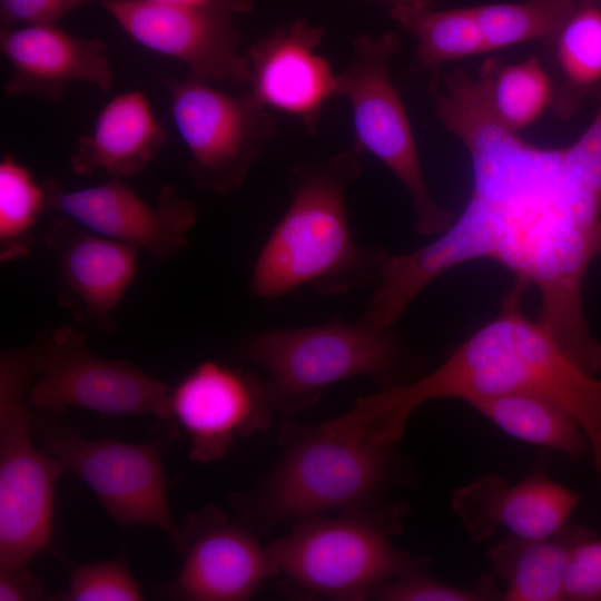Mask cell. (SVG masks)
<instances>
[{
	"instance_id": "cell-12",
	"label": "cell",
	"mask_w": 601,
	"mask_h": 601,
	"mask_svg": "<svg viewBox=\"0 0 601 601\" xmlns=\"http://www.w3.org/2000/svg\"><path fill=\"white\" fill-rule=\"evenodd\" d=\"M100 6L135 42L183 62L188 78L248 82V59L234 17L249 10L231 3L186 7L148 0H101Z\"/></svg>"
},
{
	"instance_id": "cell-22",
	"label": "cell",
	"mask_w": 601,
	"mask_h": 601,
	"mask_svg": "<svg viewBox=\"0 0 601 601\" xmlns=\"http://www.w3.org/2000/svg\"><path fill=\"white\" fill-rule=\"evenodd\" d=\"M593 533L587 526L566 523L543 539L508 534L487 551L495 575L506 587L503 601H562L570 552Z\"/></svg>"
},
{
	"instance_id": "cell-14",
	"label": "cell",
	"mask_w": 601,
	"mask_h": 601,
	"mask_svg": "<svg viewBox=\"0 0 601 601\" xmlns=\"http://www.w3.org/2000/svg\"><path fill=\"white\" fill-rule=\"evenodd\" d=\"M169 407L189 436L190 460L198 463L224 459L237 437L267 430L277 412L264 380L210 359L170 388Z\"/></svg>"
},
{
	"instance_id": "cell-27",
	"label": "cell",
	"mask_w": 601,
	"mask_h": 601,
	"mask_svg": "<svg viewBox=\"0 0 601 601\" xmlns=\"http://www.w3.org/2000/svg\"><path fill=\"white\" fill-rule=\"evenodd\" d=\"M571 0H524L474 6L486 52L549 39L575 6Z\"/></svg>"
},
{
	"instance_id": "cell-15",
	"label": "cell",
	"mask_w": 601,
	"mask_h": 601,
	"mask_svg": "<svg viewBox=\"0 0 601 601\" xmlns=\"http://www.w3.org/2000/svg\"><path fill=\"white\" fill-rule=\"evenodd\" d=\"M184 555L175 580L160 595L184 601H245L273 577L257 534L214 505L191 514L181 528Z\"/></svg>"
},
{
	"instance_id": "cell-25",
	"label": "cell",
	"mask_w": 601,
	"mask_h": 601,
	"mask_svg": "<svg viewBox=\"0 0 601 601\" xmlns=\"http://www.w3.org/2000/svg\"><path fill=\"white\" fill-rule=\"evenodd\" d=\"M480 75L493 115L513 131L520 132L551 109L553 88L538 56L511 65L487 60Z\"/></svg>"
},
{
	"instance_id": "cell-23",
	"label": "cell",
	"mask_w": 601,
	"mask_h": 601,
	"mask_svg": "<svg viewBox=\"0 0 601 601\" xmlns=\"http://www.w3.org/2000/svg\"><path fill=\"white\" fill-rule=\"evenodd\" d=\"M467 404L516 440L559 451L572 460L591 453L589 439L575 417L546 398L505 394L474 398Z\"/></svg>"
},
{
	"instance_id": "cell-26",
	"label": "cell",
	"mask_w": 601,
	"mask_h": 601,
	"mask_svg": "<svg viewBox=\"0 0 601 601\" xmlns=\"http://www.w3.org/2000/svg\"><path fill=\"white\" fill-rule=\"evenodd\" d=\"M43 211H48L45 185L13 156L3 155L0 160L1 262L29 255L35 227Z\"/></svg>"
},
{
	"instance_id": "cell-17",
	"label": "cell",
	"mask_w": 601,
	"mask_h": 601,
	"mask_svg": "<svg viewBox=\"0 0 601 601\" xmlns=\"http://www.w3.org/2000/svg\"><path fill=\"white\" fill-rule=\"evenodd\" d=\"M324 30L297 19L279 26L246 50L252 95L268 109L295 116L315 135L325 104L338 96V75L317 48Z\"/></svg>"
},
{
	"instance_id": "cell-28",
	"label": "cell",
	"mask_w": 601,
	"mask_h": 601,
	"mask_svg": "<svg viewBox=\"0 0 601 601\" xmlns=\"http://www.w3.org/2000/svg\"><path fill=\"white\" fill-rule=\"evenodd\" d=\"M494 578L480 579L472 589H461L432 578L421 566L388 580L373 590L370 600L380 601H491L503 600Z\"/></svg>"
},
{
	"instance_id": "cell-35",
	"label": "cell",
	"mask_w": 601,
	"mask_h": 601,
	"mask_svg": "<svg viewBox=\"0 0 601 601\" xmlns=\"http://www.w3.org/2000/svg\"><path fill=\"white\" fill-rule=\"evenodd\" d=\"M571 1H574V2H592V3L601 4V0H571Z\"/></svg>"
},
{
	"instance_id": "cell-20",
	"label": "cell",
	"mask_w": 601,
	"mask_h": 601,
	"mask_svg": "<svg viewBox=\"0 0 601 601\" xmlns=\"http://www.w3.org/2000/svg\"><path fill=\"white\" fill-rule=\"evenodd\" d=\"M166 139L148 97L125 91L101 108L90 132L79 139L70 167L77 175L104 171L111 178L132 177L150 165Z\"/></svg>"
},
{
	"instance_id": "cell-29",
	"label": "cell",
	"mask_w": 601,
	"mask_h": 601,
	"mask_svg": "<svg viewBox=\"0 0 601 601\" xmlns=\"http://www.w3.org/2000/svg\"><path fill=\"white\" fill-rule=\"evenodd\" d=\"M139 582L120 559L77 565L71 570L68 590L59 600L140 601Z\"/></svg>"
},
{
	"instance_id": "cell-34",
	"label": "cell",
	"mask_w": 601,
	"mask_h": 601,
	"mask_svg": "<svg viewBox=\"0 0 601 601\" xmlns=\"http://www.w3.org/2000/svg\"><path fill=\"white\" fill-rule=\"evenodd\" d=\"M391 4L392 7H414V8H428L432 7L435 0H378Z\"/></svg>"
},
{
	"instance_id": "cell-3",
	"label": "cell",
	"mask_w": 601,
	"mask_h": 601,
	"mask_svg": "<svg viewBox=\"0 0 601 601\" xmlns=\"http://www.w3.org/2000/svg\"><path fill=\"white\" fill-rule=\"evenodd\" d=\"M359 157L345 150L290 169L288 207L254 263L255 296L274 299L303 286L338 295L380 280L391 254L357 244L347 216L346 194L362 174Z\"/></svg>"
},
{
	"instance_id": "cell-30",
	"label": "cell",
	"mask_w": 601,
	"mask_h": 601,
	"mask_svg": "<svg viewBox=\"0 0 601 601\" xmlns=\"http://www.w3.org/2000/svg\"><path fill=\"white\" fill-rule=\"evenodd\" d=\"M563 600L601 601V539L595 533L570 552L563 575Z\"/></svg>"
},
{
	"instance_id": "cell-1",
	"label": "cell",
	"mask_w": 601,
	"mask_h": 601,
	"mask_svg": "<svg viewBox=\"0 0 601 601\" xmlns=\"http://www.w3.org/2000/svg\"><path fill=\"white\" fill-rule=\"evenodd\" d=\"M427 93L469 154L471 193L436 238L390 256L370 300L373 312L396 322L449 269L493 260L536 288V319L564 353L583 371L601 373V342L582 304L584 276L601 256V107L572 144L546 148L496 119L481 75L437 70Z\"/></svg>"
},
{
	"instance_id": "cell-18",
	"label": "cell",
	"mask_w": 601,
	"mask_h": 601,
	"mask_svg": "<svg viewBox=\"0 0 601 601\" xmlns=\"http://www.w3.org/2000/svg\"><path fill=\"white\" fill-rule=\"evenodd\" d=\"M580 501L579 493L539 466L515 484L497 474L482 475L453 492L451 508L467 536L481 543L501 528L522 539L553 535Z\"/></svg>"
},
{
	"instance_id": "cell-32",
	"label": "cell",
	"mask_w": 601,
	"mask_h": 601,
	"mask_svg": "<svg viewBox=\"0 0 601 601\" xmlns=\"http://www.w3.org/2000/svg\"><path fill=\"white\" fill-rule=\"evenodd\" d=\"M45 587L27 565L0 566V601H38Z\"/></svg>"
},
{
	"instance_id": "cell-24",
	"label": "cell",
	"mask_w": 601,
	"mask_h": 601,
	"mask_svg": "<svg viewBox=\"0 0 601 601\" xmlns=\"http://www.w3.org/2000/svg\"><path fill=\"white\" fill-rule=\"evenodd\" d=\"M392 18L416 41V61L424 69L486 52L474 7L436 10L392 7Z\"/></svg>"
},
{
	"instance_id": "cell-33",
	"label": "cell",
	"mask_w": 601,
	"mask_h": 601,
	"mask_svg": "<svg viewBox=\"0 0 601 601\" xmlns=\"http://www.w3.org/2000/svg\"><path fill=\"white\" fill-rule=\"evenodd\" d=\"M152 2H159L165 4L174 6H186V7H209L219 3H231L240 6L247 10H252L250 0H148Z\"/></svg>"
},
{
	"instance_id": "cell-16",
	"label": "cell",
	"mask_w": 601,
	"mask_h": 601,
	"mask_svg": "<svg viewBox=\"0 0 601 601\" xmlns=\"http://www.w3.org/2000/svg\"><path fill=\"white\" fill-rule=\"evenodd\" d=\"M57 262L58 303L83 328L111 331L138 268L136 248L60 217L45 234Z\"/></svg>"
},
{
	"instance_id": "cell-9",
	"label": "cell",
	"mask_w": 601,
	"mask_h": 601,
	"mask_svg": "<svg viewBox=\"0 0 601 601\" xmlns=\"http://www.w3.org/2000/svg\"><path fill=\"white\" fill-rule=\"evenodd\" d=\"M61 411H33L32 432L38 443L92 490L119 526L158 529L179 552L181 529L170 511L161 453L156 442L89 440Z\"/></svg>"
},
{
	"instance_id": "cell-11",
	"label": "cell",
	"mask_w": 601,
	"mask_h": 601,
	"mask_svg": "<svg viewBox=\"0 0 601 601\" xmlns=\"http://www.w3.org/2000/svg\"><path fill=\"white\" fill-rule=\"evenodd\" d=\"M38 381L30 390L35 408H85L104 415H150L171 420L170 388L125 359H107L89 347L86 334L61 325L31 345Z\"/></svg>"
},
{
	"instance_id": "cell-7",
	"label": "cell",
	"mask_w": 601,
	"mask_h": 601,
	"mask_svg": "<svg viewBox=\"0 0 601 601\" xmlns=\"http://www.w3.org/2000/svg\"><path fill=\"white\" fill-rule=\"evenodd\" d=\"M30 347L0 354V566L27 565L50 546L62 462L32 432Z\"/></svg>"
},
{
	"instance_id": "cell-2",
	"label": "cell",
	"mask_w": 601,
	"mask_h": 601,
	"mask_svg": "<svg viewBox=\"0 0 601 601\" xmlns=\"http://www.w3.org/2000/svg\"><path fill=\"white\" fill-rule=\"evenodd\" d=\"M528 285L515 280L499 314L463 341L433 371L357 398L333 428L347 437L398 444L412 413L439 398L531 394L571 413L589 439L601 473V378L577 365L552 334L526 316Z\"/></svg>"
},
{
	"instance_id": "cell-5",
	"label": "cell",
	"mask_w": 601,
	"mask_h": 601,
	"mask_svg": "<svg viewBox=\"0 0 601 601\" xmlns=\"http://www.w3.org/2000/svg\"><path fill=\"white\" fill-rule=\"evenodd\" d=\"M236 359L263 370L277 412L293 417L314 406L338 382L367 376L381 388L423 374L420 357L392 328L362 321L253 332L235 348Z\"/></svg>"
},
{
	"instance_id": "cell-13",
	"label": "cell",
	"mask_w": 601,
	"mask_h": 601,
	"mask_svg": "<svg viewBox=\"0 0 601 601\" xmlns=\"http://www.w3.org/2000/svg\"><path fill=\"white\" fill-rule=\"evenodd\" d=\"M43 185L48 211L159 260L181 252L197 223L195 204L170 185L161 188L156 204L146 201L120 178L75 190L53 180Z\"/></svg>"
},
{
	"instance_id": "cell-4",
	"label": "cell",
	"mask_w": 601,
	"mask_h": 601,
	"mask_svg": "<svg viewBox=\"0 0 601 601\" xmlns=\"http://www.w3.org/2000/svg\"><path fill=\"white\" fill-rule=\"evenodd\" d=\"M279 461L244 491L228 494L235 521L257 535L285 522L386 503L412 481L397 444L338 436L285 417Z\"/></svg>"
},
{
	"instance_id": "cell-19",
	"label": "cell",
	"mask_w": 601,
	"mask_h": 601,
	"mask_svg": "<svg viewBox=\"0 0 601 601\" xmlns=\"http://www.w3.org/2000/svg\"><path fill=\"white\" fill-rule=\"evenodd\" d=\"M0 50L10 66L9 98L35 97L57 102L71 82L108 91L115 73L100 39L80 38L58 24L1 29Z\"/></svg>"
},
{
	"instance_id": "cell-31",
	"label": "cell",
	"mask_w": 601,
	"mask_h": 601,
	"mask_svg": "<svg viewBox=\"0 0 601 601\" xmlns=\"http://www.w3.org/2000/svg\"><path fill=\"white\" fill-rule=\"evenodd\" d=\"M92 0H0L1 29L18 24H58L68 13Z\"/></svg>"
},
{
	"instance_id": "cell-8",
	"label": "cell",
	"mask_w": 601,
	"mask_h": 601,
	"mask_svg": "<svg viewBox=\"0 0 601 601\" xmlns=\"http://www.w3.org/2000/svg\"><path fill=\"white\" fill-rule=\"evenodd\" d=\"M401 48L395 32L362 35L338 73V96L351 106L353 150L380 160L403 185L414 210V228L424 236L442 233L454 215L432 196L422 170L410 119L392 79Z\"/></svg>"
},
{
	"instance_id": "cell-10",
	"label": "cell",
	"mask_w": 601,
	"mask_h": 601,
	"mask_svg": "<svg viewBox=\"0 0 601 601\" xmlns=\"http://www.w3.org/2000/svg\"><path fill=\"white\" fill-rule=\"evenodd\" d=\"M158 81L167 91L173 124L189 155V177L207 191H237L275 138L269 109L250 91L229 93L188 77L160 76Z\"/></svg>"
},
{
	"instance_id": "cell-6",
	"label": "cell",
	"mask_w": 601,
	"mask_h": 601,
	"mask_svg": "<svg viewBox=\"0 0 601 601\" xmlns=\"http://www.w3.org/2000/svg\"><path fill=\"white\" fill-rule=\"evenodd\" d=\"M407 511L403 502H386L296 521L287 535L265 546L273 575L284 574L311 595L367 600L380 584L428 562L392 542Z\"/></svg>"
},
{
	"instance_id": "cell-21",
	"label": "cell",
	"mask_w": 601,
	"mask_h": 601,
	"mask_svg": "<svg viewBox=\"0 0 601 601\" xmlns=\"http://www.w3.org/2000/svg\"><path fill=\"white\" fill-rule=\"evenodd\" d=\"M553 88L552 112L570 120L601 87V6L578 2L541 43Z\"/></svg>"
}]
</instances>
